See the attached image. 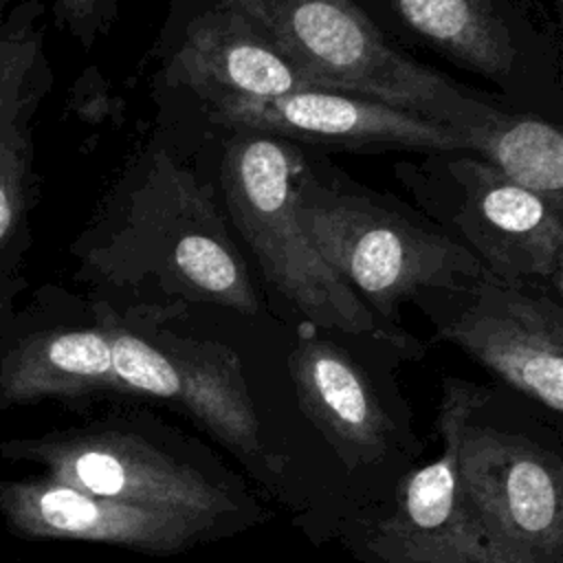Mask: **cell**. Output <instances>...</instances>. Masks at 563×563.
<instances>
[{
    "label": "cell",
    "instance_id": "obj_1",
    "mask_svg": "<svg viewBox=\"0 0 563 563\" xmlns=\"http://www.w3.org/2000/svg\"><path fill=\"white\" fill-rule=\"evenodd\" d=\"M81 275L130 306L213 303L255 314L260 299L211 187L147 150L81 238Z\"/></svg>",
    "mask_w": 563,
    "mask_h": 563
},
{
    "label": "cell",
    "instance_id": "obj_2",
    "mask_svg": "<svg viewBox=\"0 0 563 563\" xmlns=\"http://www.w3.org/2000/svg\"><path fill=\"white\" fill-rule=\"evenodd\" d=\"M0 457L99 497L213 519L233 534L268 521L264 508L207 446L147 413H108L84 424L0 442Z\"/></svg>",
    "mask_w": 563,
    "mask_h": 563
},
{
    "label": "cell",
    "instance_id": "obj_3",
    "mask_svg": "<svg viewBox=\"0 0 563 563\" xmlns=\"http://www.w3.org/2000/svg\"><path fill=\"white\" fill-rule=\"evenodd\" d=\"M220 4L238 11L319 90L374 99L479 139L506 108L389 44L352 0H169V20Z\"/></svg>",
    "mask_w": 563,
    "mask_h": 563
},
{
    "label": "cell",
    "instance_id": "obj_4",
    "mask_svg": "<svg viewBox=\"0 0 563 563\" xmlns=\"http://www.w3.org/2000/svg\"><path fill=\"white\" fill-rule=\"evenodd\" d=\"M295 211L328 266L391 328H400L405 301L462 288L486 271L442 231L306 152L295 174Z\"/></svg>",
    "mask_w": 563,
    "mask_h": 563
},
{
    "label": "cell",
    "instance_id": "obj_5",
    "mask_svg": "<svg viewBox=\"0 0 563 563\" xmlns=\"http://www.w3.org/2000/svg\"><path fill=\"white\" fill-rule=\"evenodd\" d=\"M297 143L255 132H233L220 161V189L231 224L251 249L264 279L312 325L372 339L402 358L424 347L402 328L383 323L328 266L295 211Z\"/></svg>",
    "mask_w": 563,
    "mask_h": 563
},
{
    "label": "cell",
    "instance_id": "obj_6",
    "mask_svg": "<svg viewBox=\"0 0 563 563\" xmlns=\"http://www.w3.org/2000/svg\"><path fill=\"white\" fill-rule=\"evenodd\" d=\"M455 473L468 517L506 563H563L559 435L510 418L495 391L464 378Z\"/></svg>",
    "mask_w": 563,
    "mask_h": 563
},
{
    "label": "cell",
    "instance_id": "obj_7",
    "mask_svg": "<svg viewBox=\"0 0 563 563\" xmlns=\"http://www.w3.org/2000/svg\"><path fill=\"white\" fill-rule=\"evenodd\" d=\"M396 48L427 51L499 90L515 112L559 123L563 46L534 0H352Z\"/></svg>",
    "mask_w": 563,
    "mask_h": 563
},
{
    "label": "cell",
    "instance_id": "obj_8",
    "mask_svg": "<svg viewBox=\"0 0 563 563\" xmlns=\"http://www.w3.org/2000/svg\"><path fill=\"white\" fill-rule=\"evenodd\" d=\"M90 308L108 332L119 398L169 405L251 471L266 468L255 402L231 347L167 330L165 323L183 308L125 306L121 310L101 297Z\"/></svg>",
    "mask_w": 563,
    "mask_h": 563
},
{
    "label": "cell",
    "instance_id": "obj_9",
    "mask_svg": "<svg viewBox=\"0 0 563 563\" xmlns=\"http://www.w3.org/2000/svg\"><path fill=\"white\" fill-rule=\"evenodd\" d=\"M416 207L495 277L563 297V209L473 152L422 154L396 167Z\"/></svg>",
    "mask_w": 563,
    "mask_h": 563
},
{
    "label": "cell",
    "instance_id": "obj_10",
    "mask_svg": "<svg viewBox=\"0 0 563 563\" xmlns=\"http://www.w3.org/2000/svg\"><path fill=\"white\" fill-rule=\"evenodd\" d=\"M413 303L431 321L433 341L457 345L523 400L561 418V295L484 271L462 288L431 290Z\"/></svg>",
    "mask_w": 563,
    "mask_h": 563
},
{
    "label": "cell",
    "instance_id": "obj_11",
    "mask_svg": "<svg viewBox=\"0 0 563 563\" xmlns=\"http://www.w3.org/2000/svg\"><path fill=\"white\" fill-rule=\"evenodd\" d=\"M464 378L444 376L435 411L440 453L409 471L391 506L352 523L345 548L361 563H506L468 517L457 488L455 433Z\"/></svg>",
    "mask_w": 563,
    "mask_h": 563
},
{
    "label": "cell",
    "instance_id": "obj_12",
    "mask_svg": "<svg viewBox=\"0 0 563 563\" xmlns=\"http://www.w3.org/2000/svg\"><path fill=\"white\" fill-rule=\"evenodd\" d=\"M207 114L213 125L229 132L268 134L325 150L473 152L466 136L438 121L332 90H299L266 101H224L207 108Z\"/></svg>",
    "mask_w": 563,
    "mask_h": 563
},
{
    "label": "cell",
    "instance_id": "obj_13",
    "mask_svg": "<svg viewBox=\"0 0 563 563\" xmlns=\"http://www.w3.org/2000/svg\"><path fill=\"white\" fill-rule=\"evenodd\" d=\"M0 521L20 539L103 543L150 556H174L233 532L205 517L117 501L46 475L0 479Z\"/></svg>",
    "mask_w": 563,
    "mask_h": 563
},
{
    "label": "cell",
    "instance_id": "obj_14",
    "mask_svg": "<svg viewBox=\"0 0 563 563\" xmlns=\"http://www.w3.org/2000/svg\"><path fill=\"white\" fill-rule=\"evenodd\" d=\"M119 398L108 332L90 303L81 314L44 306L0 328V409L55 400L81 405Z\"/></svg>",
    "mask_w": 563,
    "mask_h": 563
},
{
    "label": "cell",
    "instance_id": "obj_15",
    "mask_svg": "<svg viewBox=\"0 0 563 563\" xmlns=\"http://www.w3.org/2000/svg\"><path fill=\"white\" fill-rule=\"evenodd\" d=\"M165 79L205 108L319 90L238 11L211 4L167 20Z\"/></svg>",
    "mask_w": 563,
    "mask_h": 563
},
{
    "label": "cell",
    "instance_id": "obj_16",
    "mask_svg": "<svg viewBox=\"0 0 563 563\" xmlns=\"http://www.w3.org/2000/svg\"><path fill=\"white\" fill-rule=\"evenodd\" d=\"M288 374L301 411L347 471L387 460L405 424L387 411L367 369L328 339H303L288 354Z\"/></svg>",
    "mask_w": 563,
    "mask_h": 563
},
{
    "label": "cell",
    "instance_id": "obj_17",
    "mask_svg": "<svg viewBox=\"0 0 563 563\" xmlns=\"http://www.w3.org/2000/svg\"><path fill=\"white\" fill-rule=\"evenodd\" d=\"M473 154L508 180L563 209V132L559 123L508 110L482 136Z\"/></svg>",
    "mask_w": 563,
    "mask_h": 563
},
{
    "label": "cell",
    "instance_id": "obj_18",
    "mask_svg": "<svg viewBox=\"0 0 563 563\" xmlns=\"http://www.w3.org/2000/svg\"><path fill=\"white\" fill-rule=\"evenodd\" d=\"M44 7L29 0L15 7L0 26V125L7 121L22 95L51 73L44 53Z\"/></svg>",
    "mask_w": 563,
    "mask_h": 563
},
{
    "label": "cell",
    "instance_id": "obj_19",
    "mask_svg": "<svg viewBox=\"0 0 563 563\" xmlns=\"http://www.w3.org/2000/svg\"><path fill=\"white\" fill-rule=\"evenodd\" d=\"M123 0H53L57 29L77 40L84 48H92L97 40L110 33Z\"/></svg>",
    "mask_w": 563,
    "mask_h": 563
},
{
    "label": "cell",
    "instance_id": "obj_20",
    "mask_svg": "<svg viewBox=\"0 0 563 563\" xmlns=\"http://www.w3.org/2000/svg\"><path fill=\"white\" fill-rule=\"evenodd\" d=\"M7 2H9V0H0V11L4 9V4H7Z\"/></svg>",
    "mask_w": 563,
    "mask_h": 563
}]
</instances>
